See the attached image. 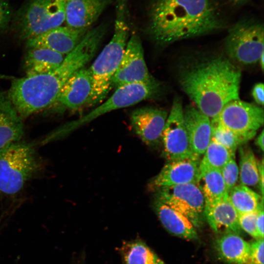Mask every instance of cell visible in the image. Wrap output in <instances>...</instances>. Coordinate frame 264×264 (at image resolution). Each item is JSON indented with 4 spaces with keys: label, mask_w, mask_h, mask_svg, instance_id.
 Segmentation results:
<instances>
[{
    "label": "cell",
    "mask_w": 264,
    "mask_h": 264,
    "mask_svg": "<svg viewBox=\"0 0 264 264\" xmlns=\"http://www.w3.org/2000/svg\"><path fill=\"white\" fill-rule=\"evenodd\" d=\"M106 30L104 24L88 30L80 44L53 71L13 80L8 94L22 118L44 109L57 101L69 77L85 67L94 56Z\"/></svg>",
    "instance_id": "cell-1"
},
{
    "label": "cell",
    "mask_w": 264,
    "mask_h": 264,
    "mask_svg": "<svg viewBox=\"0 0 264 264\" xmlns=\"http://www.w3.org/2000/svg\"><path fill=\"white\" fill-rule=\"evenodd\" d=\"M149 14V33L161 45L210 33L224 24L217 0H154Z\"/></svg>",
    "instance_id": "cell-2"
},
{
    "label": "cell",
    "mask_w": 264,
    "mask_h": 264,
    "mask_svg": "<svg viewBox=\"0 0 264 264\" xmlns=\"http://www.w3.org/2000/svg\"><path fill=\"white\" fill-rule=\"evenodd\" d=\"M240 70L228 58L216 56L187 63L178 70L183 90L210 119L231 101L239 99Z\"/></svg>",
    "instance_id": "cell-3"
},
{
    "label": "cell",
    "mask_w": 264,
    "mask_h": 264,
    "mask_svg": "<svg viewBox=\"0 0 264 264\" xmlns=\"http://www.w3.org/2000/svg\"><path fill=\"white\" fill-rule=\"evenodd\" d=\"M126 3V0H117L112 38L88 68L93 85L90 105L101 103L109 93L112 87L113 76L124 53L129 33Z\"/></svg>",
    "instance_id": "cell-4"
},
{
    "label": "cell",
    "mask_w": 264,
    "mask_h": 264,
    "mask_svg": "<svg viewBox=\"0 0 264 264\" xmlns=\"http://www.w3.org/2000/svg\"><path fill=\"white\" fill-rule=\"evenodd\" d=\"M42 166L33 144L19 140L0 148V193H18Z\"/></svg>",
    "instance_id": "cell-5"
},
{
    "label": "cell",
    "mask_w": 264,
    "mask_h": 264,
    "mask_svg": "<svg viewBox=\"0 0 264 264\" xmlns=\"http://www.w3.org/2000/svg\"><path fill=\"white\" fill-rule=\"evenodd\" d=\"M66 0H29L16 22L22 38L28 40L61 26L65 21Z\"/></svg>",
    "instance_id": "cell-6"
},
{
    "label": "cell",
    "mask_w": 264,
    "mask_h": 264,
    "mask_svg": "<svg viewBox=\"0 0 264 264\" xmlns=\"http://www.w3.org/2000/svg\"><path fill=\"white\" fill-rule=\"evenodd\" d=\"M263 23L252 19L237 22L229 30L225 50L232 60L243 65L259 62L264 54Z\"/></svg>",
    "instance_id": "cell-7"
},
{
    "label": "cell",
    "mask_w": 264,
    "mask_h": 264,
    "mask_svg": "<svg viewBox=\"0 0 264 264\" xmlns=\"http://www.w3.org/2000/svg\"><path fill=\"white\" fill-rule=\"evenodd\" d=\"M155 198L183 214L195 228L204 219V200L197 183L163 187L155 190Z\"/></svg>",
    "instance_id": "cell-8"
},
{
    "label": "cell",
    "mask_w": 264,
    "mask_h": 264,
    "mask_svg": "<svg viewBox=\"0 0 264 264\" xmlns=\"http://www.w3.org/2000/svg\"><path fill=\"white\" fill-rule=\"evenodd\" d=\"M215 118L245 143L263 125L264 113L262 108L238 99L227 103Z\"/></svg>",
    "instance_id": "cell-9"
},
{
    "label": "cell",
    "mask_w": 264,
    "mask_h": 264,
    "mask_svg": "<svg viewBox=\"0 0 264 264\" xmlns=\"http://www.w3.org/2000/svg\"><path fill=\"white\" fill-rule=\"evenodd\" d=\"M162 155L167 161L198 158L192 150L184 120L183 108L181 100L176 97L168 115L162 132Z\"/></svg>",
    "instance_id": "cell-10"
},
{
    "label": "cell",
    "mask_w": 264,
    "mask_h": 264,
    "mask_svg": "<svg viewBox=\"0 0 264 264\" xmlns=\"http://www.w3.org/2000/svg\"><path fill=\"white\" fill-rule=\"evenodd\" d=\"M146 64L140 39L133 34L128 41L121 62L113 76L112 86L143 83L153 80Z\"/></svg>",
    "instance_id": "cell-11"
},
{
    "label": "cell",
    "mask_w": 264,
    "mask_h": 264,
    "mask_svg": "<svg viewBox=\"0 0 264 264\" xmlns=\"http://www.w3.org/2000/svg\"><path fill=\"white\" fill-rule=\"evenodd\" d=\"M168 113L154 107H143L134 110L131 122L135 133L146 145L154 148L161 142L162 132Z\"/></svg>",
    "instance_id": "cell-12"
},
{
    "label": "cell",
    "mask_w": 264,
    "mask_h": 264,
    "mask_svg": "<svg viewBox=\"0 0 264 264\" xmlns=\"http://www.w3.org/2000/svg\"><path fill=\"white\" fill-rule=\"evenodd\" d=\"M88 30L60 26L27 40L26 45L29 48H44L67 55L80 44Z\"/></svg>",
    "instance_id": "cell-13"
},
{
    "label": "cell",
    "mask_w": 264,
    "mask_h": 264,
    "mask_svg": "<svg viewBox=\"0 0 264 264\" xmlns=\"http://www.w3.org/2000/svg\"><path fill=\"white\" fill-rule=\"evenodd\" d=\"M199 158H190L167 161L159 173L151 180L152 190L197 183L199 176Z\"/></svg>",
    "instance_id": "cell-14"
},
{
    "label": "cell",
    "mask_w": 264,
    "mask_h": 264,
    "mask_svg": "<svg viewBox=\"0 0 264 264\" xmlns=\"http://www.w3.org/2000/svg\"><path fill=\"white\" fill-rule=\"evenodd\" d=\"M93 85L89 68L83 67L74 72L62 87L57 101L72 110L90 105Z\"/></svg>",
    "instance_id": "cell-15"
},
{
    "label": "cell",
    "mask_w": 264,
    "mask_h": 264,
    "mask_svg": "<svg viewBox=\"0 0 264 264\" xmlns=\"http://www.w3.org/2000/svg\"><path fill=\"white\" fill-rule=\"evenodd\" d=\"M184 120L194 155H203L211 140V119L195 106L183 109Z\"/></svg>",
    "instance_id": "cell-16"
},
{
    "label": "cell",
    "mask_w": 264,
    "mask_h": 264,
    "mask_svg": "<svg viewBox=\"0 0 264 264\" xmlns=\"http://www.w3.org/2000/svg\"><path fill=\"white\" fill-rule=\"evenodd\" d=\"M111 0H66L65 21L75 29L89 28Z\"/></svg>",
    "instance_id": "cell-17"
},
{
    "label": "cell",
    "mask_w": 264,
    "mask_h": 264,
    "mask_svg": "<svg viewBox=\"0 0 264 264\" xmlns=\"http://www.w3.org/2000/svg\"><path fill=\"white\" fill-rule=\"evenodd\" d=\"M153 208L163 226L170 233L189 240L198 238L196 228L183 214L155 198Z\"/></svg>",
    "instance_id": "cell-18"
},
{
    "label": "cell",
    "mask_w": 264,
    "mask_h": 264,
    "mask_svg": "<svg viewBox=\"0 0 264 264\" xmlns=\"http://www.w3.org/2000/svg\"><path fill=\"white\" fill-rule=\"evenodd\" d=\"M204 217L212 230L218 233H241L238 213L229 202L228 195L215 204L204 208Z\"/></svg>",
    "instance_id": "cell-19"
},
{
    "label": "cell",
    "mask_w": 264,
    "mask_h": 264,
    "mask_svg": "<svg viewBox=\"0 0 264 264\" xmlns=\"http://www.w3.org/2000/svg\"><path fill=\"white\" fill-rule=\"evenodd\" d=\"M23 133L22 118L12 104L8 93H0V148L21 140Z\"/></svg>",
    "instance_id": "cell-20"
},
{
    "label": "cell",
    "mask_w": 264,
    "mask_h": 264,
    "mask_svg": "<svg viewBox=\"0 0 264 264\" xmlns=\"http://www.w3.org/2000/svg\"><path fill=\"white\" fill-rule=\"evenodd\" d=\"M215 248L219 258L229 264H247L250 243L239 235L229 233L217 239Z\"/></svg>",
    "instance_id": "cell-21"
},
{
    "label": "cell",
    "mask_w": 264,
    "mask_h": 264,
    "mask_svg": "<svg viewBox=\"0 0 264 264\" xmlns=\"http://www.w3.org/2000/svg\"><path fill=\"white\" fill-rule=\"evenodd\" d=\"M64 55L44 48H29L24 61L26 76H32L51 72L64 59Z\"/></svg>",
    "instance_id": "cell-22"
},
{
    "label": "cell",
    "mask_w": 264,
    "mask_h": 264,
    "mask_svg": "<svg viewBox=\"0 0 264 264\" xmlns=\"http://www.w3.org/2000/svg\"><path fill=\"white\" fill-rule=\"evenodd\" d=\"M197 184L204 198V208L215 204L228 195L220 170L210 169L199 173Z\"/></svg>",
    "instance_id": "cell-23"
},
{
    "label": "cell",
    "mask_w": 264,
    "mask_h": 264,
    "mask_svg": "<svg viewBox=\"0 0 264 264\" xmlns=\"http://www.w3.org/2000/svg\"><path fill=\"white\" fill-rule=\"evenodd\" d=\"M120 253L122 264H166L140 239L124 242Z\"/></svg>",
    "instance_id": "cell-24"
},
{
    "label": "cell",
    "mask_w": 264,
    "mask_h": 264,
    "mask_svg": "<svg viewBox=\"0 0 264 264\" xmlns=\"http://www.w3.org/2000/svg\"><path fill=\"white\" fill-rule=\"evenodd\" d=\"M229 202L238 214L259 210L264 205V198L248 187L235 185L228 193Z\"/></svg>",
    "instance_id": "cell-25"
},
{
    "label": "cell",
    "mask_w": 264,
    "mask_h": 264,
    "mask_svg": "<svg viewBox=\"0 0 264 264\" xmlns=\"http://www.w3.org/2000/svg\"><path fill=\"white\" fill-rule=\"evenodd\" d=\"M239 176L240 184L255 186L259 184L258 162L252 149L247 146H240Z\"/></svg>",
    "instance_id": "cell-26"
},
{
    "label": "cell",
    "mask_w": 264,
    "mask_h": 264,
    "mask_svg": "<svg viewBox=\"0 0 264 264\" xmlns=\"http://www.w3.org/2000/svg\"><path fill=\"white\" fill-rule=\"evenodd\" d=\"M203 155L199 162V174L210 169L220 170L231 158H235L227 149L212 140Z\"/></svg>",
    "instance_id": "cell-27"
},
{
    "label": "cell",
    "mask_w": 264,
    "mask_h": 264,
    "mask_svg": "<svg viewBox=\"0 0 264 264\" xmlns=\"http://www.w3.org/2000/svg\"><path fill=\"white\" fill-rule=\"evenodd\" d=\"M211 140L227 149L235 157L238 147L245 142L236 134L222 125L216 118L211 119Z\"/></svg>",
    "instance_id": "cell-28"
},
{
    "label": "cell",
    "mask_w": 264,
    "mask_h": 264,
    "mask_svg": "<svg viewBox=\"0 0 264 264\" xmlns=\"http://www.w3.org/2000/svg\"><path fill=\"white\" fill-rule=\"evenodd\" d=\"M220 171L228 193L236 185L239 178V167L235 158H231Z\"/></svg>",
    "instance_id": "cell-29"
},
{
    "label": "cell",
    "mask_w": 264,
    "mask_h": 264,
    "mask_svg": "<svg viewBox=\"0 0 264 264\" xmlns=\"http://www.w3.org/2000/svg\"><path fill=\"white\" fill-rule=\"evenodd\" d=\"M258 211L238 214V222L241 229L254 238L260 239L256 227Z\"/></svg>",
    "instance_id": "cell-30"
},
{
    "label": "cell",
    "mask_w": 264,
    "mask_h": 264,
    "mask_svg": "<svg viewBox=\"0 0 264 264\" xmlns=\"http://www.w3.org/2000/svg\"><path fill=\"white\" fill-rule=\"evenodd\" d=\"M264 238L258 239L250 244L247 264H264Z\"/></svg>",
    "instance_id": "cell-31"
},
{
    "label": "cell",
    "mask_w": 264,
    "mask_h": 264,
    "mask_svg": "<svg viewBox=\"0 0 264 264\" xmlns=\"http://www.w3.org/2000/svg\"><path fill=\"white\" fill-rule=\"evenodd\" d=\"M11 18L9 0H0V31L6 29Z\"/></svg>",
    "instance_id": "cell-32"
},
{
    "label": "cell",
    "mask_w": 264,
    "mask_h": 264,
    "mask_svg": "<svg viewBox=\"0 0 264 264\" xmlns=\"http://www.w3.org/2000/svg\"><path fill=\"white\" fill-rule=\"evenodd\" d=\"M252 96L259 105H264V84L262 83L256 84L253 87L252 91Z\"/></svg>",
    "instance_id": "cell-33"
},
{
    "label": "cell",
    "mask_w": 264,
    "mask_h": 264,
    "mask_svg": "<svg viewBox=\"0 0 264 264\" xmlns=\"http://www.w3.org/2000/svg\"><path fill=\"white\" fill-rule=\"evenodd\" d=\"M256 227L260 238H264V206H261L258 211Z\"/></svg>",
    "instance_id": "cell-34"
},
{
    "label": "cell",
    "mask_w": 264,
    "mask_h": 264,
    "mask_svg": "<svg viewBox=\"0 0 264 264\" xmlns=\"http://www.w3.org/2000/svg\"><path fill=\"white\" fill-rule=\"evenodd\" d=\"M259 181V186L260 187L262 197H264V160L262 159L261 162L258 163Z\"/></svg>",
    "instance_id": "cell-35"
},
{
    "label": "cell",
    "mask_w": 264,
    "mask_h": 264,
    "mask_svg": "<svg viewBox=\"0 0 264 264\" xmlns=\"http://www.w3.org/2000/svg\"><path fill=\"white\" fill-rule=\"evenodd\" d=\"M264 131L263 130L262 132L260 133L258 136L257 137L256 140V144L257 146L259 147L262 151H264Z\"/></svg>",
    "instance_id": "cell-36"
},
{
    "label": "cell",
    "mask_w": 264,
    "mask_h": 264,
    "mask_svg": "<svg viewBox=\"0 0 264 264\" xmlns=\"http://www.w3.org/2000/svg\"><path fill=\"white\" fill-rule=\"evenodd\" d=\"M233 4L235 5H242L245 4L249 0H229Z\"/></svg>",
    "instance_id": "cell-37"
},
{
    "label": "cell",
    "mask_w": 264,
    "mask_h": 264,
    "mask_svg": "<svg viewBox=\"0 0 264 264\" xmlns=\"http://www.w3.org/2000/svg\"><path fill=\"white\" fill-rule=\"evenodd\" d=\"M259 62L260 63L261 68L262 69H264V54H263L261 56V58H260V60L259 61Z\"/></svg>",
    "instance_id": "cell-38"
}]
</instances>
